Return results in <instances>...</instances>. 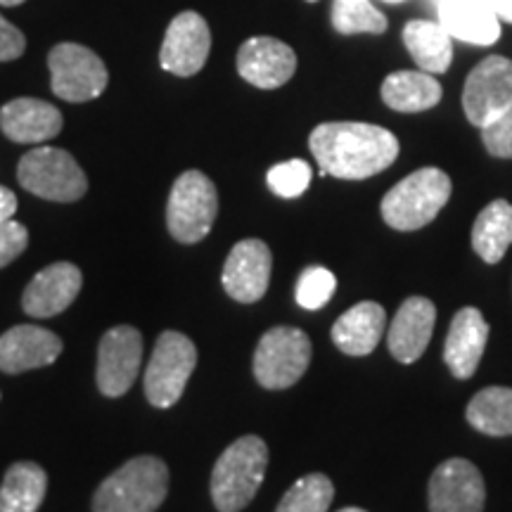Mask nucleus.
Instances as JSON below:
<instances>
[{
    "label": "nucleus",
    "instance_id": "35",
    "mask_svg": "<svg viewBox=\"0 0 512 512\" xmlns=\"http://www.w3.org/2000/svg\"><path fill=\"white\" fill-rule=\"evenodd\" d=\"M17 195L12 192L10 188H5V185H0V223L3 221H10L12 216L17 214Z\"/></svg>",
    "mask_w": 512,
    "mask_h": 512
},
{
    "label": "nucleus",
    "instance_id": "31",
    "mask_svg": "<svg viewBox=\"0 0 512 512\" xmlns=\"http://www.w3.org/2000/svg\"><path fill=\"white\" fill-rule=\"evenodd\" d=\"M311 176V166L304 159H290V162L271 166L266 174V183L278 197L292 200V197L304 195L306 188L311 185Z\"/></svg>",
    "mask_w": 512,
    "mask_h": 512
},
{
    "label": "nucleus",
    "instance_id": "5",
    "mask_svg": "<svg viewBox=\"0 0 512 512\" xmlns=\"http://www.w3.org/2000/svg\"><path fill=\"white\" fill-rule=\"evenodd\" d=\"M219 214V192L202 171H185L176 178L166 204V226L174 240L195 245L207 238Z\"/></svg>",
    "mask_w": 512,
    "mask_h": 512
},
{
    "label": "nucleus",
    "instance_id": "30",
    "mask_svg": "<svg viewBox=\"0 0 512 512\" xmlns=\"http://www.w3.org/2000/svg\"><path fill=\"white\" fill-rule=\"evenodd\" d=\"M337 290V278L323 266H311L297 280V304L306 311L323 309Z\"/></svg>",
    "mask_w": 512,
    "mask_h": 512
},
{
    "label": "nucleus",
    "instance_id": "16",
    "mask_svg": "<svg viewBox=\"0 0 512 512\" xmlns=\"http://www.w3.org/2000/svg\"><path fill=\"white\" fill-rule=\"evenodd\" d=\"M83 275L79 266L57 261L36 273L22 294V306L31 318H53L79 297Z\"/></svg>",
    "mask_w": 512,
    "mask_h": 512
},
{
    "label": "nucleus",
    "instance_id": "41",
    "mask_svg": "<svg viewBox=\"0 0 512 512\" xmlns=\"http://www.w3.org/2000/svg\"><path fill=\"white\" fill-rule=\"evenodd\" d=\"M309 3H316V0H309Z\"/></svg>",
    "mask_w": 512,
    "mask_h": 512
},
{
    "label": "nucleus",
    "instance_id": "6",
    "mask_svg": "<svg viewBox=\"0 0 512 512\" xmlns=\"http://www.w3.org/2000/svg\"><path fill=\"white\" fill-rule=\"evenodd\" d=\"M17 181L31 195L50 202H76L88 190L79 162L60 147H34L27 152L17 166Z\"/></svg>",
    "mask_w": 512,
    "mask_h": 512
},
{
    "label": "nucleus",
    "instance_id": "8",
    "mask_svg": "<svg viewBox=\"0 0 512 512\" xmlns=\"http://www.w3.org/2000/svg\"><path fill=\"white\" fill-rule=\"evenodd\" d=\"M311 363V339L304 330L280 325L259 339L254 351V377L266 389H290Z\"/></svg>",
    "mask_w": 512,
    "mask_h": 512
},
{
    "label": "nucleus",
    "instance_id": "32",
    "mask_svg": "<svg viewBox=\"0 0 512 512\" xmlns=\"http://www.w3.org/2000/svg\"><path fill=\"white\" fill-rule=\"evenodd\" d=\"M482 140L494 157L512 159V107L482 128Z\"/></svg>",
    "mask_w": 512,
    "mask_h": 512
},
{
    "label": "nucleus",
    "instance_id": "10",
    "mask_svg": "<svg viewBox=\"0 0 512 512\" xmlns=\"http://www.w3.org/2000/svg\"><path fill=\"white\" fill-rule=\"evenodd\" d=\"M512 107V60L486 57L472 69L463 88V110L472 126L484 128Z\"/></svg>",
    "mask_w": 512,
    "mask_h": 512
},
{
    "label": "nucleus",
    "instance_id": "15",
    "mask_svg": "<svg viewBox=\"0 0 512 512\" xmlns=\"http://www.w3.org/2000/svg\"><path fill=\"white\" fill-rule=\"evenodd\" d=\"M238 72L261 91H273L285 86L297 72V55L278 38L254 36L238 50Z\"/></svg>",
    "mask_w": 512,
    "mask_h": 512
},
{
    "label": "nucleus",
    "instance_id": "20",
    "mask_svg": "<svg viewBox=\"0 0 512 512\" xmlns=\"http://www.w3.org/2000/svg\"><path fill=\"white\" fill-rule=\"evenodd\" d=\"M0 131L19 145L46 143L62 131V112L46 100H10L0 110Z\"/></svg>",
    "mask_w": 512,
    "mask_h": 512
},
{
    "label": "nucleus",
    "instance_id": "36",
    "mask_svg": "<svg viewBox=\"0 0 512 512\" xmlns=\"http://www.w3.org/2000/svg\"><path fill=\"white\" fill-rule=\"evenodd\" d=\"M482 3L489 8V12L498 19V22L512 24V0H482Z\"/></svg>",
    "mask_w": 512,
    "mask_h": 512
},
{
    "label": "nucleus",
    "instance_id": "17",
    "mask_svg": "<svg viewBox=\"0 0 512 512\" xmlns=\"http://www.w3.org/2000/svg\"><path fill=\"white\" fill-rule=\"evenodd\" d=\"M62 354V339L38 325H15L0 337V370L19 375L55 363Z\"/></svg>",
    "mask_w": 512,
    "mask_h": 512
},
{
    "label": "nucleus",
    "instance_id": "38",
    "mask_svg": "<svg viewBox=\"0 0 512 512\" xmlns=\"http://www.w3.org/2000/svg\"><path fill=\"white\" fill-rule=\"evenodd\" d=\"M339 512H366V510H361V508H344V510H339Z\"/></svg>",
    "mask_w": 512,
    "mask_h": 512
},
{
    "label": "nucleus",
    "instance_id": "7",
    "mask_svg": "<svg viewBox=\"0 0 512 512\" xmlns=\"http://www.w3.org/2000/svg\"><path fill=\"white\" fill-rule=\"evenodd\" d=\"M195 366L197 349L192 339L176 330L162 332L145 370L147 401L155 408L174 406L183 396Z\"/></svg>",
    "mask_w": 512,
    "mask_h": 512
},
{
    "label": "nucleus",
    "instance_id": "3",
    "mask_svg": "<svg viewBox=\"0 0 512 512\" xmlns=\"http://www.w3.org/2000/svg\"><path fill=\"white\" fill-rule=\"evenodd\" d=\"M268 467V446L261 437L247 434L233 441L216 460L211 472V498L219 512L245 510L261 489Z\"/></svg>",
    "mask_w": 512,
    "mask_h": 512
},
{
    "label": "nucleus",
    "instance_id": "29",
    "mask_svg": "<svg viewBox=\"0 0 512 512\" xmlns=\"http://www.w3.org/2000/svg\"><path fill=\"white\" fill-rule=\"evenodd\" d=\"M332 27L339 34H384L387 17L370 0H335L332 3Z\"/></svg>",
    "mask_w": 512,
    "mask_h": 512
},
{
    "label": "nucleus",
    "instance_id": "13",
    "mask_svg": "<svg viewBox=\"0 0 512 512\" xmlns=\"http://www.w3.org/2000/svg\"><path fill=\"white\" fill-rule=\"evenodd\" d=\"M271 268L273 256L264 240H242L230 249L226 264H223V290L240 304L259 302L271 283Z\"/></svg>",
    "mask_w": 512,
    "mask_h": 512
},
{
    "label": "nucleus",
    "instance_id": "28",
    "mask_svg": "<svg viewBox=\"0 0 512 512\" xmlns=\"http://www.w3.org/2000/svg\"><path fill=\"white\" fill-rule=\"evenodd\" d=\"M332 498H335V486L330 479L313 472L290 486L275 512H328Z\"/></svg>",
    "mask_w": 512,
    "mask_h": 512
},
{
    "label": "nucleus",
    "instance_id": "24",
    "mask_svg": "<svg viewBox=\"0 0 512 512\" xmlns=\"http://www.w3.org/2000/svg\"><path fill=\"white\" fill-rule=\"evenodd\" d=\"M403 43L415 64L427 74L448 72L453 60V38L439 22H427V19H413L403 29Z\"/></svg>",
    "mask_w": 512,
    "mask_h": 512
},
{
    "label": "nucleus",
    "instance_id": "33",
    "mask_svg": "<svg viewBox=\"0 0 512 512\" xmlns=\"http://www.w3.org/2000/svg\"><path fill=\"white\" fill-rule=\"evenodd\" d=\"M29 245V230L19 221L0 223V268H5L17 259Z\"/></svg>",
    "mask_w": 512,
    "mask_h": 512
},
{
    "label": "nucleus",
    "instance_id": "40",
    "mask_svg": "<svg viewBox=\"0 0 512 512\" xmlns=\"http://www.w3.org/2000/svg\"><path fill=\"white\" fill-rule=\"evenodd\" d=\"M432 3H434V8H437V3H439V0H432Z\"/></svg>",
    "mask_w": 512,
    "mask_h": 512
},
{
    "label": "nucleus",
    "instance_id": "27",
    "mask_svg": "<svg viewBox=\"0 0 512 512\" xmlns=\"http://www.w3.org/2000/svg\"><path fill=\"white\" fill-rule=\"evenodd\" d=\"M467 422L486 437L512 434V389L486 387L467 403Z\"/></svg>",
    "mask_w": 512,
    "mask_h": 512
},
{
    "label": "nucleus",
    "instance_id": "25",
    "mask_svg": "<svg viewBox=\"0 0 512 512\" xmlns=\"http://www.w3.org/2000/svg\"><path fill=\"white\" fill-rule=\"evenodd\" d=\"M48 491V475L41 465L22 463L10 465L0 486V512H38Z\"/></svg>",
    "mask_w": 512,
    "mask_h": 512
},
{
    "label": "nucleus",
    "instance_id": "39",
    "mask_svg": "<svg viewBox=\"0 0 512 512\" xmlns=\"http://www.w3.org/2000/svg\"><path fill=\"white\" fill-rule=\"evenodd\" d=\"M384 3H403V0H384Z\"/></svg>",
    "mask_w": 512,
    "mask_h": 512
},
{
    "label": "nucleus",
    "instance_id": "37",
    "mask_svg": "<svg viewBox=\"0 0 512 512\" xmlns=\"http://www.w3.org/2000/svg\"><path fill=\"white\" fill-rule=\"evenodd\" d=\"M24 0H0V5H5V8H15V5H22Z\"/></svg>",
    "mask_w": 512,
    "mask_h": 512
},
{
    "label": "nucleus",
    "instance_id": "18",
    "mask_svg": "<svg viewBox=\"0 0 512 512\" xmlns=\"http://www.w3.org/2000/svg\"><path fill=\"white\" fill-rule=\"evenodd\" d=\"M486 342H489V323L484 320L482 311L475 306L460 309L456 318L451 320L444 344V361L448 370L458 380H470L477 373Z\"/></svg>",
    "mask_w": 512,
    "mask_h": 512
},
{
    "label": "nucleus",
    "instance_id": "22",
    "mask_svg": "<svg viewBox=\"0 0 512 512\" xmlns=\"http://www.w3.org/2000/svg\"><path fill=\"white\" fill-rule=\"evenodd\" d=\"M384 328H387L384 306L377 302H361L337 318L335 328H332V342L347 356H368L380 344Z\"/></svg>",
    "mask_w": 512,
    "mask_h": 512
},
{
    "label": "nucleus",
    "instance_id": "9",
    "mask_svg": "<svg viewBox=\"0 0 512 512\" xmlns=\"http://www.w3.org/2000/svg\"><path fill=\"white\" fill-rule=\"evenodd\" d=\"M50 88L57 98L67 102H88L105 93L107 74L105 62L91 48L79 43H60L50 50Z\"/></svg>",
    "mask_w": 512,
    "mask_h": 512
},
{
    "label": "nucleus",
    "instance_id": "11",
    "mask_svg": "<svg viewBox=\"0 0 512 512\" xmlns=\"http://www.w3.org/2000/svg\"><path fill=\"white\" fill-rule=\"evenodd\" d=\"M143 363V335L131 325L107 330L98 347V389L105 396H124L133 387Z\"/></svg>",
    "mask_w": 512,
    "mask_h": 512
},
{
    "label": "nucleus",
    "instance_id": "12",
    "mask_svg": "<svg viewBox=\"0 0 512 512\" xmlns=\"http://www.w3.org/2000/svg\"><path fill=\"white\" fill-rule=\"evenodd\" d=\"M486 486L470 460L448 458L432 472L430 512H484Z\"/></svg>",
    "mask_w": 512,
    "mask_h": 512
},
{
    "label": "nucleus",
    "instance_id": "4",
    "mask_svg": "<svg viewBox=\"0 0 512 512\" xmlns=\"http://www.w3.org/2000/svg\"><path fill=\"white\" fill-rule=\"evenodd\" d=\"M448 197H451V178L446 176V171L425 166L403 178L384 195L380 207L382 219L389 228L401 233L425 228L446 207Z\"/></svg>",
    "mask_w": 512,
    "mask_h": 512
},
{
    "label": "nucleus",
    "instance_id": "34",
    "mask_svg": "<svg viewBox=\"0 0 512 512\" xmlns=\"http://www.w3.org/2000/svg\"><path fill=\"white\" fill-rule=\"evenodd\" d=\"M24 48H27V38H24L22 31L0 15V62H10L22 57Z\"/></svg>",
    "mask_w": 512,
    "mask_h": 512
},
{
    "label": "nucleus",
    "instance_id": "23",
    "mask_svg": "<svg viewBox=\"0 0 512 512\" xmlns=\"http://www.w3.org/2000/svg\"><path fill=\"white\" fill-rule=\"evenodd\" d=\"M441 83L437 76L418 72H394L389 74L382 83V100L384 105L392 107L396 112H425L437 107L441 102Z\"/></svg>",
    "mask_w": 512,
    "mask_h": 512
},
{
    "label": "nucleus",
    "instance_id": "2",
    "mask_svg": "<svg viewBox=\"0 0 512 512\" xmlns=\"http://www.w3.org/2000/svg\"><path fill=\"white\" fill-rule=\"evenodd\" d=\"M169 494V467L157 456H138L112 472L93 496V512H157Z\"/></svg>",
    "mask_w": 512,
    "mask_h": 512
},
{
    "label": "nucleus",
    "instance_id": "19",
    "mask_svg": "<svg viewBox=\"0 0 512 512\" xmlns=\"http://www.w3.org/2000/svg\"><path fill=\"white\" fill-rule=\"evenodd\" d=\"M434 323H437V306L425 297H408L399 306L387 332L389 351L396 361H418L430 344Z\"/></svg>",
    "mask_w": 512,
    "mask_h": 512
},
{
    "label": "nucleus",
    "instance_id": "1",
    "mask_svg": "<svg viewBox=\"0 0 512 512\" xmlns=\"http://www.w3.org/2000/svg\"><path fill=\"white\" fill-rule=\"evenodd\" d=\"M311 155L320 171L342 181H363L389 169L399 157V140L387 128L361 121H330L313 128Z\"/></svg>",
    "mask_w": 512,
    "mask_h": 512
},
{
    "label": "nucleus",
    "instance_id": "21",
    "mask_svg": "<svg viewBox=\"0 0 512 512\" xmlns=\"http://www.w3.org/2000/svg\"><path fill=\"white\" fill-rule=\"evenodd\" d=\"M437 17L448 36L472 46H494L501 36V22L482 0H439Z\"/></svg>",
    "mask_w": 512,
    "mask_h": 512
},
{
    "label": "nucleus",
    "instance_id": "14",
    "mask_svg": "<svg viewBox=\"0 0 512 512\" xmlns=\"http://www.w3.org/2000/svg\"><path fill=\"white\" fill-rule=\"evenodd\" d=\"M211 50V31L207 19L197 12H181L166 29L159 64L169 74L195 76L207 64Z\"/></svg>",
    "mask_w": 512,
    "mask_h": 512
},
{
    "label": "nucleus",
    "instance_id": "26",
    "mask_svg": "<svg viewBox=\"0 0 512 512\" xmlns=\"http://www.w3.org/2000/svg\"><path fill=\"white\" fill-rule=\"evenodd\" d=\"M512 245V204L496 200L486 204L472 226V247L486 264H498Z\"/></svg>",
    "mask_w": 512,
    "mask_h": 512
}]
</instances>
